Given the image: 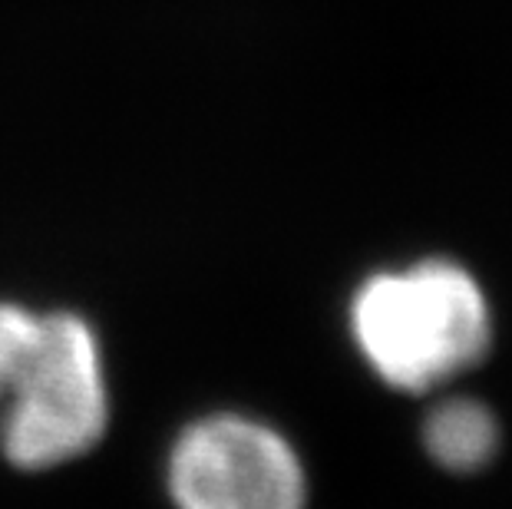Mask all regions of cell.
<instances>
[{"label":"cell","instance_id":"6da1fadb","mask_svg":"<svg viewBox=\"0 0 512 509\" xmlns=\"http://www.w3.org/2000/svg\"><path fill=\"white\" fill-rule=\"evenodd\" d=\"M110 424L103 348L73 311L0 301V450L17 470L90 453Z\"/></svg>","mask_w":512,"mask_h":509},{"label":"cell","instance_id":"7a4b0ae2","mask_svg":"<svg viewBox=\"0 0 512 509\" xmlns=\"http://www.w3.org/2000/svg\"><path fill=\"white\" fill-rule=\"evenodd\" d=\"M351 334L380 381L423 394L483 361L493 311L470 268L423 258L364 278L351 298Z\"/></svg>","mask_w":512,"mask_h":509},{"label":"cell","instance_id":"3957f363","mask_svg":"<svg viewBox=\"0 0 512 509\" xmlns=\"http://www.w3.org/2000/svg\"><path fill=\"white\" fill-rule=\"evenodd\" d=\"M169 493L179 509H308V476L275 427L209 414L172 443Z\"/></svg>","mask_w":512,"mask_h":509},{"label":"cell","instance_id":"277c9868","mask_svg":"<svg viewBox=\"0 0 512 509\" xmlns=\"http://www.w3.org/2000/svg\"><path fill=\"white\" fill-rule=\"evenodd\" d=\"M423 447L430 460L450 473L483 470L499 450V424L493 410L473 397H450L423 420Z\"/></svg>","mask_w":512,"mask_h":509}]
</instances>
